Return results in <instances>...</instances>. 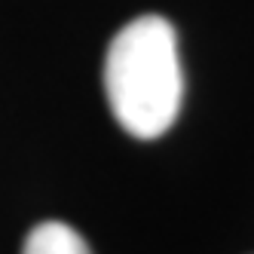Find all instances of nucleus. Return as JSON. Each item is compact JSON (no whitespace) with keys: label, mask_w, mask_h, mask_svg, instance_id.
<instances>
[{"label":"nucleus","mask_w":254,"mask_h":254,"mask_svg":"<svg viewBox=\"0 0 254 254\" xmlns=\"http://www.w3.org/2000/svg\"><path fill=\"white\" fill-rule=\"evenodd\" d=\"M104 92L111 114L129 135L153 141L166 135L184 101L178 34L162 15L129 22L107 46Z\"/></svg>","instance_id":"nucleus-1"},{"label":"nucleus","mask_w":254,"mask_h":254,"mask_svg":"<svg viewBox=\"0 0 254 254\" xmlns=\"http://www.w3.org/2000/svg\"><path fill=\"white\" fill-rule=\"evenodd\" d=\"M22 254H92V248L74 227L62 221H43L28 233Z\"/></svg>","instance_id":"nucleus-2"}]
</instances>
